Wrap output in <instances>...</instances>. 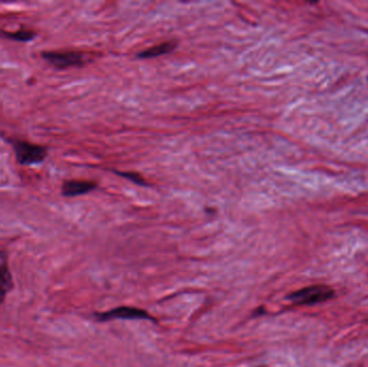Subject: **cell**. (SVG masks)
Here are the masks:
<instances>
[{
  "label": "cell",
  "mask_w": 368,
  "mask_h": 367,
  "mask_svg": "<svg viewBox=\"0 0 368 367\" xmlns=\"http://www.w3.org/2000/svg\"><path fill=\"white\" fill-rule=\"evenodd\" d=\"M335 291L326 285H315L303 287L288 295V301L298 306H311L334 298Z\"/></svg>",
  "instance_id": "6da1fadb"
},
{
  "label": "cell",
  "mask_w": 368,
  "mask_h": 367,
  "mask_svg": "<svg viewBox=\"0 0 368 367\" xmlns=\"http://www.w3.org/2000/svg\"><path fill=\"white\" fill-rule=\"evenodd\" d=\"M12 147L17 162L24 166L42 164L48 157V149L44 145L15 139L12 141Z\"/></svg>",
  "instance_id": "7a4b0ae2"
},
{
  "label": "cell",
  "mask_w": 368,
  "mask_h": 367,
  "mask_svg": "<svg viewBox=\"0 0 368 367\" xmlns=\"http://www.w3.org/2000/svg\"><path fill=\"white\" fill-rule=\"evenodd\" d=\"M44 61L56 69L81 67L89 62L86 54L80 51H44L42 53Z\"/></svg>",
  "instance_id": "3957f363"
},
{
  "label": "cell",
  "mask_w": 368,
  "mask_h": 367,
  "mask_svg": "<svg viewBox=\"0 0 368 367\" xmlns=\"http://www.w3.org/2000/svg\"><path fill=\"white\" fill-rule=\"evenodd\" d=\"M95 318L98 321H108L113 319H138V320H152V316L143 310H139L136 307H118L116 310L109 312L95 314Z\"/></svg>",
  "instance_id": "277c9868"
},
{
  "label": "cell",
  "mask_w": 368,
  "mask_h": 367,
  "mask_svg": "<svg viewBox=\"0 0 368 367\" xmlns=\"http://www.w3.org/2000/svg\"><path fill=\"white\" fill-rule=\"evenodd\" d=\"M12 287V275L9 269L7 252L0 251V304L5 302L6 296Z\"/></svg>",
  "instance_id": "5b68a950"
},
{
  "label": "cell",
  "mask_w": 368,
  "mask_h": 367,
  "mask_svg": "<svg viewBox=\"0 0 368 367\" xmlns=\"http://www.w3.org/2000/svg\"><path fill=\"white\" fill-rule=\"evenodd\" d=\"M97 188L96 182L84 181V180H67L62 186V194L66 197L84 195L94 191Z\"/></svg>",
  "instance_id": "8992f818"
},
{
  "label": "cell",
  "mask_w": 368,
  "mask_h": 367,
  "mask_svg": "<svg viewBox=\"0 0 368 367\" xmlns=\"http://www.w3.org/2000/svg\"><path fill=\"white\" fill-rule=\"evenodd\" d=\"M178 44L176 40L172 42H164L160 46H154L152 48H147L145 51L138 54V57L140 58H153L158 57V56L164 55V54L170 53L174 51V48H177Z\"/></svg>",
  "instance_id": "52a82bcc"
},
{
  "label": "cell",
  "mask_w": 368,
  "mask_h": 367,
  "mask_svg": "<svg viewBox=\"0 0 368 367\" xmlns=\"http://www.w3.org/2000/svg\"><path fill=\"white\" fill-rule=\"evenodd\" d=\"M1 38L10 39L13 42H28L34 40L36 33L32 29L21 28L17 32H8V30H0Z\"/></svg>",
  "instance_id": "ba28073f"
},
{
  "label": "cell",
  "mask_w": 368,
  "mask_h": 367,
  "mask_svg": "<svg viewBox=\"0 0 368 367\" xmlns=\"http://www.w3.org/2000/svg\"><path fill=\"white\" fill-rule=\"evenodd\" d=\"M116 174L119 176L124 177L126 179L131 180L134 184H138V186H148L147 181L143 179L142 177L140 174H137V172H116Z\"/></svg>",
  "instance_id": "9c48e42d"
}]
</instances>
